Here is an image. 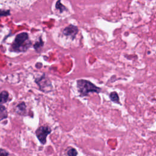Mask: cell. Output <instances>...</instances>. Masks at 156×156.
Returning a JSON list of instances; mask_svg holds the SVG:
<instances>
[{
    "mask_svg": "<svg viewBox=\"0 0 156 156\" xmlns=\"http://www.w3.org/2000/svg\"><path fill=\"white\" fill-rule=\"evenodd\" d=\"M9 98V93L6 91H2L0 93V104L5 103Z\"/></svg>",
    "mask_w": 156,
    "mask_h": 156,
    "instance_id": "obj_8",
    "label": "cell"
},
{
    "mask_svg": "<svg viewBox=\"0 0 156 156\" xmlns=\"http://www.w3.org/2000/svg\"><path fill=\"white\" fill-rule=\"evenodd\" d=\"M9 155V152H7L4 149H0V156H2V155Z\"/></svg>",
    "mask_w": 156,
    "mask_h": 156,
    "instance_id": "obj_13",
    "label": "cell"
},
{
    "mask_svg": "<svg viewBox=\"0 0 156 156\" xmlns=\"http://www.w3.org/2000/svg\"><path fill=\"white\" fill-rule=\"evenodd\" d=\"M32 43L29 40L28 34L23 32L18 34L14 41L12 43L10 51L15 52L26 51L31 46Z\"/></svg>",
    "mask_w": 156,
    "mask_h": 156,
    "instance_id": "obj_1",
    "label": "cell"
},
{
    "mask_svg": "<svg viewBox=\"0 0 156 156\" xmlns=\"http://www.w3.org/2000/svg\"><path fill=\"white\" fill-rule=\"evenodd\" d=\"M55 8H56L57 9L59 10V11H60V12H63L64 10H66L65 7L64 5H63L60 3V1H59V0L56 2V4H55Z\"/></svg>",
    "mask_w": 156,
    "mask_h": 156,
    "instance_id": "obj_10",
    "label": "cell"
},
{
    "mask_svg": "<svg viewBox=\"0 0 156 156\" xmlns=\"http://www.w3.org/2000/svg\"><path fill=\"white\" fill-rule=\"evenodd\" d=\"M10 15V10H5L0 9V17L1 16H5Z\"/></svg>",
    "mask_w": 156,
    "mask_h": 156,
    "instance_id": "obj_12",
    "label": "cell"
},
{
    "mask_svg": "<svg viewBox=\"0 0 156 156\" xmlns=\"http://www.w3.org/2000/svg\"><path fill=\"white\" fill-rule=\"evenodd\" d=\"M109 97H110V100L112 101H113V102L117 103V104H120L119 103V95L117 93V92L113 91V92L110 93L109 94Z\"/></svg>",
    "mask_w": 156,
    "mask_h": 156,
    "instance_id": "obj_5",
    "label": "cell"
},
{
    "mask_svg": "<svg viewBox=\"0 0 156 156\" xmlns=\"http://www.w3.org/2000/svg\"><path fill=\"white\" fill-rule=\"evenodd\" d=\"M16 113L20 115H24V113L26 112V105L24 102H21L16 107Z\"/></svg>",
    "mask_w": 156,
    "mask_h": 156,
    "instance_id": "obj_6",
    "label": "cell"
},
{
    "mask_svg": "<svg viewBox=\"0 0 156 156\" xmlns=\"http://www.w3.org/2000/svg\"><path fill=\"white\" fill-rule=\"evenodd\" d=\"M77 87L79 92L81 96H87L90 93H99L101 91V88L96 86L92 82L85 80L80 79L77 81Z\"/></svg>",
    "mask_w": 156,
    "mask_h": 156,
    "instance_id": "obj_2",
    "label": "cell"
},
{
    "mask_svg": "<svg viewBox=\"0 0 156 156\" xmlns=\"http://www.w3.org/2000/svg\"><path fill=\"white\" fill-rule=\"evenodd\" d=\"M67 154L69 156H76L77 155V152L74 148H71L68 150Z\"/></svg>",
    "mask_w": 156,
    "mask_h": 156,
    "instance_id": "obj_11",
    "label": "cell"
},
{
    "mask_svg": "<svg viewBox=\"0 0 156 156\" xmlns=\"http://www.w3.org/2000/svg\"><path fill=\"white\" fill-rule=\"evenodd\" d=\"M8 113L5 107L2 105H0V121H2L7 118Z\"/></svg>",
    "mask_w": 156,
    "mask_h": 156,
    "instance_id": "obj_7",
    "label": "cell"
},
{
    "mask_svg": "<svg viewBox=\"0 0 156 156\" xmlns=\"http://www.w3.org/2000/svg\"><path fill=\"white\" fill-rule=\"evenodd\" d=\"M43 44H44V43H43V40H42L41 39H40V40H39V41H37V42L34 44V49H35V50L40 49V48H41L43 47Z\"/></svg>",
    "mask_w": 156,
    "mask_h": 156,
    "instance_id": "obj_9",
    "label": "cell"
},
{
    "mask_svg": "<svg viewBox=\"0 0 156 156\" xmlns=\"http://www.w3.org/2000/svg\"><path fill=\"white\" fill-rule=\"evenodd\" d=\"M51 130L50 127L47 126H43L38 127L36 132L35 134L37 135V138L40 141V143L43 144H45L46 142V137L51 133Z\"/></svg>",
    "mask_w": 156,
    "mask_h": 156,
    "instance_id": "obj_3",
    "label": "cell"
},
{
    "mask_svg": "<svg viewBox=\"0 0 156 156\" xmlns=\"http://www.w3.org/2000/svg\"><path fill=\"white\" fill-rule=\"evenodd\" d=\"M77 32H78L77 27L73 26V25H69V26L66 27L63 31V33L65 35L69 36L73 39H74L75 38Z\"/></svg>",
    "mask_w": 156,
    "mask_h": 156,
    "instance_id": "obj_4",
    "label": "cell"
}]
</instances>
